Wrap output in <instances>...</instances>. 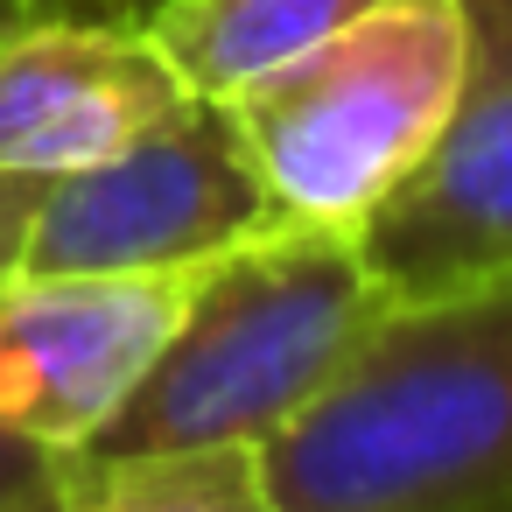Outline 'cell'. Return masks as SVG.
<instances>
[{
  "label": "cell",
  "instance_id": "6da1fadb",
  "mask_svg": "<svg viewBox=\"0 0 512 512\" xmlns=\"http://www.w3.org/2000/svg\"><path fill=\"white\" fill-rule=\"evenodd\" d=\"M260 470L274 512H512V267L393 302Z\"/></svg>",
  "mask_w": 512,
  "mask_h": 512
},
{
  "label": "cell",
  "instance_id": "7a4b0ae2",
  "mask_svg": "<svg viewBox=\"0 0 512 512\" xmlns=\"http://www.w3.org/2000/svg\"><path fill=\"white\" fill-rule=\"evenodd\" d=\"M393 281L365 253V232L274 218L197 267L183 323L141 372L127 407L78 456H148L211 442H274L330 379L358 358L393 309Z\"/></svg>",
  "mask_w": 512,
  "mask_h": 512
},
{
  "label": "cell",
  "instance_id": "3957f363",
  "mask_svg": "<svg viewBox=\"0 0 512 512\" xmlns=\"http://www.w3.org/2000/svg\"><path fill=\"white\" fill-rule=\"evenodd\" d=\"M463 0H386L225 106L274 218L365 232L435 155L463 92Z\"/></svg>",
  "mask_w": 512,
  "mask_h": 512
},
{
  "label": "cell",
  "instance_id": "277c9868",
  "mask_svg": "<svg viewBox=\"0 0 512 512\" xmlns=\"http://www.w3.org/2000/svg\"><path fill=\"white\" fill-rule=\"evenodd\" d=\"M274 225V204L218 99H190L120 155L50 176L22 267L36 274H169Z\"/></svg>",
  "mask_w": 512,
  "mask_h": 512
},
{
  "label": "cell",
  "instance_id": "5b68a950",
  "mask_svg": "<svg viewBox=\"0 0 512 512\" xmlns=\"http://www.w3.org/2000/svg\"><path fill=\"white\" fill-rule=\"evenodd\" d=\"M197 267L0 274V435L78 456L162 358Z\"/></svg>",
  "mask_w": 512,
  "mask_h": 512
},
{
  "label": "cell",
  "instance_id": "8992f818",
  "mask_svg": "<svg viewBox=\"0 0 512 512\" xmlns=\"http://www.w3.org/2000/svg\"><path fill=\"white\" fill-rule=\"evenodd\" d=\"M463 92L435 155L365 225L393 295H435L512 267V0H463Z\"/></svg>",
  "mask_w": 512,
  "mask_h": 512
},
{
  "label": "cell",
  "instance_id": "52a82bcc",
  "mask_svg": "<svg viewBox=\"0 0 512 512\" xmlns=\"http://www.w3.org/2000/svg\"><path fill=\"white\" fill-rule=\"evenodd\" d=\"M190 99L141 22L22 15L0 29V176L50 183L92 169Z\"/></svg>",
  "mask_w": 512,
  "mask_h": 512
},
{
  "label": "cell",
  "instance_id": "ba28073f",
  "mask_svg": "<svg viewBox=\"0 0 512 512\" xmlns=\"http://www.w3.org/2000/svg\"><path fill=\"white\" fill-rule=\"evenodd\" d=\"M386 0H148L141 29L197 99H232L260 71L316 50Z\"/></svg>",
  "mask_w": 512,
  "mask_h": 512
},
{
  "label": "cell",
  "instance_id": "9c48e42d",
  "mask_svg": "<svg viewBox=\"0 0 512 512\" xmlns=\"http://www.w3.org/2000/svg\"><path fill=\"white\" fill-rule=\"evenodd\" d=\"M50 512H274L260 449H148V456H64Z\"/></svg>",
  "mask_w": 512,
  "mask_h": 512
},
{
  "label": "cell",
  "instance_id": "30bf717a",
  "mask_svg": "<svg viewBox=\"0 0 512 512\" xmlns=\"http://www.w3.org/2000/svg\"><path fill=\"white\" fill-rule=\"evenodd\" d=\"M57 484H64V456L57 449L0 435V512H50Z\"/></svg>",
  "mask_w": 512,
  "mask_h": 512
},
{
  "label": "cell",
  "instance_id": "8fae6325",
  "mask_svg": "<svg viewBox=\"0 0 512 512\" xmlns=\"http://www.w3.org/2000/svg\"><path fill=\"white\" fill-rule=\"evenodd\" d=\"M43 183L36 176H0V274L22 267V239H29V211H36Z\"/></svg>",
  "mask_w": 512,
  "mask_h": 512
},
{
  "label": "cell",
  "instance_id": "7c38bea8",
  "mask_svg": "<svg viewBox=\"0 0 512 512\" xmlns=\"http://www.w3.org/2000/svg\"><path fill=\"white\" fill-rule=\"evenodd\" d=\"M36 15H120V22H141L148 0H29Z\"/></svg>",
  "mask_w": 512,
  "mask_h": 512
},
{
  "label": "cell",
  "instance_id": "4fadbf2b",
  "mask_svg": "<svg viewBox=\"0 0 512 512\" xmlns=\"http://www.w3.org/2000/svg\"><path fill=\"white\" fill-rule=\"evenodd\" d=\"M22 15H36L29 0H0V29H8V22H22Z\"/></svg>",
  "mask_w": 512,
  "mask_h": 512
}]
</instances>
